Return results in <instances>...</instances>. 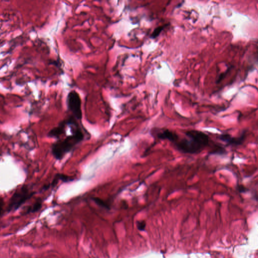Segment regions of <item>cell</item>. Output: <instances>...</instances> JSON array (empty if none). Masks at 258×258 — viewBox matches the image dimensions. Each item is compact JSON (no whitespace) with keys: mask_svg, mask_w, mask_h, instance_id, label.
<instances>
[{"mask_svg":"<svg viewBox=\"0 0 258 258\" xmlns=\"http://www.w3.org/2000/svg\"><path fill=\"white\" fill-rule=\"evenodd\" d=\"M76 120L72 116L66 119L68 125L71 128L72 134L64 139L58 140L51 146V153L57 160L62 159L67 154L74 149L76 146L85 139L83 131Z\"/></svg>","mask_w":258,"mask_h":258,"instance_id":"6da1fadb","label":"cell"},{"mask_svg":"<svg viewBox=\"0 0 258 258\" xmlns=\"http://www.w3.org/2000/svg\"><path fill=\"white\" fill-rule=\"evenodd\" d=\"M187 138L179 139L173 144L178 151L182 153L196 154L201 152L210 143L209 136L202 131L191 130L186 131Z\"/></svg>","mask_w":258,"mask_h":258,"instance_id":"7a4b0ae2","label":"cell"},{"mask_svg":"<svg viewBox=\"0 0 258 258\" xmlns=\"http://www.w3.org/2000/svg\"><path fill=\"white\" fill-rule=\"evenodd\" d=\"M34 195V192L31 190L29 186L24 185L17 190L11 198L7 207V212L17 210Z\"/></svg>","mask_w":258,"mask_h":258,"instance_id":"3957f363","label":"cell"},{"mask_svg":"<svg viewBox=\"0 0 258 258\" xmlns=\"http://www.w3.org/2000/svg\"><path fill=\"white\" fill-rule=\"evenodd\" d=\"M68 109L71 112L73 117L78 120L82 117L81 110V100L80 95L75 91H71L68 94L67 99Z\"/></svg>","mask_w":258,"mask_h":258,"instance_id":"277c9868","label":"cell"},{"mask_svg":"<svg viewBox=\"0 0 258 258\" xmlns=\"http://www.w3.org/2000/svg\"><path fill=\"white\" fill-rule=\"evenodd\" d=\"M246 131H243L241 134L238 137H233L227 133L218 135L217 138L228 146H238L243 144L246 138Z\"/></svg>","mask_w":258,"mask_h":258,"instance_id":"5b68a950","label":"cell"},{"mask_svg":"<svg viewBox=\"0 0 258 258\" xmlns=\"http://www.w3.org/2000/svg\"><path fill=\"white\" fill-rule=\"evenodd\" d=\"M151 134L154 136H156L158 139L167 140L171 142L172 143H175L178 141L180 137L176 133L171 131L169 129H160L159 130H152Z\"/></svg>","mask_w":258,"mask_h":258,"instance_id":"8992f818","label":"cell"},{"mask_svg":"<svg viewBox=\"0 0 258 258\" xmlns=\"http://www.w3.org/2000/svg\"><path fill=\"white\" fill-rule=\"evenodd\" d=\"M67 126L66 120L62 121L58 126L51 130L48 133V136L50 138L59 139L62 136L66 134V128Z\"/></svg>","mask_w":258,"mask_h":258,"instance_id":"52a82bcc","label":"cell"},{"mask_svg":"<svg viewBox=\"0 0 258 258\" xmlns=\"http://www.w3.org/2000/svg\"><path fill=\"white\" fill-rule=\"evenodd\" d=\"M210 154L212 155H225L226 150L225 148L219 145H215L214 146V149L209 152Z\"/></svg>","mask_w":258,"mask_h":258,"instance_id":"ba28073f","label":"cell"},{"mask_svg":"<svg viewBox=\"0 0 258 258\" xmlns=\"http://www.w3.org/2000/svg\"><path fill=\"white\" fill-rule=\"evenodd\" d=\"M42 207V202L41 200H38V201L33 204L31 206L29 207L27 210L26 211V213H33L37 212Z\"/></svg>","mask_w":258,"mask_h":258,"instance_id":"9c48e42d","label":"cell"},{"mask_svg":"<svg viewBox=\"0 0 258 258\" xmlns=\"http://www.w3.org/2000/svg\"><path fill=\"white\" fill-rule=\"evenodd\" d=\"M92 200L94 202H95V203L97 205H98L99 206L102 207L104 208H105V209H109V205L102 199H100L99 198L94 197V198H92Z\"/></svg>","mask_w":258,"mask_h":258,"instance_id":"30bf717a","label":"cell"},{"mask_svg":"<svg viewBox=\"0 0 258 258\" xmlns=\"http://www.w3.org/2000/svg\"><path fill=\"white\" fill-rule=\"evenodd\" d=\"M137 225L138 229H139L140 231H144L145 228H146V222L144 221H138L137 224Z\"/></svg>","mask_w":258,"mask_h":258,"instance_id":"8fae6325","label":"cell"},{"mask_svg":"<svg viewBox=\"0 0 258 258\" xmlns=\"http://www.w3.org/2000/svg\"><path fill=\"white\" fill-rule=\"evenodd\" d=\"M237 189H238V191L239 193H246V192H248V191H249V189L246 188V187H245L243 185H238V186H237Z\"/></svg>","mask_w":258,"mask_h":258,"instance_id":"7c38bea8","label":"cell"},{"mask_svg":"<svg viewBox=\"0 0 258 258\" xmlns=\"http://www.w3.org/2000/svg\"><path fill=\"white\" fill-rule=\"evenodd\" d=\"M162 27H158L157 28H156L155 30L153 32V33L152 34L151 36L153 38H155L157 36H158V34H159V33L162 30Z\"/></svg>","mask_w":258,"mask_h":258,"instance_id":"4fadbf2b","label":"cell"},{"mask_svg":"<svg viewBox=\"0 0 258 258\" xmlns=\"http://www.w3.org/2000/svg\"><path fill=\"white\" fill-rule=\"evenodd\" d=\"M4 205V203L3 200L0 199V217L2 216V215L3 214Z\"/></svg>","mask_w":258,"mask_h":258,"instance_id":"5bb4252c","label":"cell"}]
</instances>
